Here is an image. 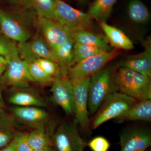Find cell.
Wrapping results in <instances>:
<instances>
[{
    "instance_id": "6da1fadb",
    "label": "cell",
    "mask_w": 151,
    "mask_h": 151,
    "mask_svg": "<svg viewBox=\"0 0 151 151\" xmlns=\"http://www.w3.org/2000/svg\"><path fill=\"white\" fill-rule=\"evenodd\" d=\"M114 70L113 68L105 66L90 78L88 109L91 116L96 113L108 95L118 92L113 79Z\"/></svg>"
},
{
    "instance_id": "7a4b0ae2",
    "label": "cell",
    "mask_w": 151,
    "mask_h": 151,
    "mask_svg": "<svg viewBox=\"0 0 151 151\" xmlns=\"http://www.w3.org/2000/svg\"><path fill=\"white\" fill-rule=\"evenodd\" d=\"M53 19L72 33L90 31L93 27V19L88 13L73 8L62 0H54Z\"/></svg>"
},
{
    "instance_id": "3957f363",
    "label": "cell",
    "mask_w": 151,
    "mask_h": 151,
    "mask_svg": "<svg viewBox=\"0 0 151 151\" xmlns=\"http://www.w3.org/2000/svg\"><path fill=\"white\" fill-rule=\"evenodd\" d=\"M137 100L126 94L115 92L105 98L91 124L95 129L111 119H116L128 111Z\"/></svg>"
},
{
    "instance_id": "277c9868",
    "label": "cell",
    "mask_w": 151,
    "mask_h": 151,
    "mask_svg": "<svg viewBox=\"0 0 151 151\" xmlns=\"http://www.w3.org/2000/svg\"><path fill=\"white\" fill-rule=\"evenodd\" d=\"M120 54L118 49L114 48L88 58L70 67L68 76L71 81L91 77Z\"/></svg>"
},
{
    "instance_id": "5b68a950",
    "label": "cell",
    "mask_w": 151,
    "mask_h": 151,
    "mask_svg": "<svg viewBox=\"0 0 151 151\" xmlns=\"http://www.w3.org/2000/svg\"><path fill=\"white\" fill-rule=\"evenodd\" d=\"M78 124L73 121L64 122L55 132L53 142L57 151H84L87 144L81 138Z\"/></svg>"
},
{
    "instance_id": "8992f818",
    "label": "cell",
    "mask_w": 151,
    "mask_h": 151,
    "mask_svg": "<svg viewBox=\"0 0 151 151\" xmlns=\"http://www.w3.org/2000/svg\"><path fill=\"white\" fill-rule=\"evenodd\" d=\"M90 78L71 81L73 85L74 115L78 125L85 132L88 131L89 126L88 94Z\"/></svg>"
},
{
    "instance_id": "52a82bcc",
    "label": "cell",
    "mask_w": 151,
    "mask_h": 151,
    "mask_svg": "<svg viewBox=\"0 0 151 151\" xmlns=\"http://www.w3.org/2000/svg\"><path fill=\"white\" fill-rule=\"evenodd\" d=\"M37 22L42 37L53 50L73 38V33L67 28L53 19L38 17Z\"/></svg>"
},
{
    "instance_id": "ba28073f",
    "label": "cell",
    "mask_w": 151,
    "mask_h": 151,
    "mask_svg": "<svg viewBox=\"0 0 151 151\" xmlns=\"http://www.w3.org/2000/svg\"><path fill=\"white\" fill-rule=\"evenodd\" d=\"M120 151H145L151 145V134L148 129L132 127L120 134Z\"/></svg>"
},
{
    "instance_id": "9c48e42d",
    "label": "cell",
    "mask_w": 151,
    "mask_h": 151,
    "mask_svg": "<svg viewBox=\"0 0 151 151\" xmlns=\"http://www.w3.org/2000/svg\"><path fill=\"white\" fill-rule=\"evenodd\" d=\"M1 81L4 84L17 88L28 87L29 82L34 81L29 72L27 62L19 55L9 60Z\"/></svg>"
},
{
    "instance_id": "30bf717a",
    "label": "cell",
    "mask_w": 151,
    "mask_h": 151,
    "mask_svg": "<svg viewBox=\"0 0 151 151\" xmlns=\"http://www.w3.org/2000/svg\"><path fill=\"white\" fill-rule=\"evenodd\" d=\"M50 91L52 99L68 115H74L73 85L68 76L55 78Z\"/></svg>"
},
{
    "instance_id": "8fae6325",
    "label": "cell",
    "mask_w": 151,
    "mask_h": 151,
    "mask_svg": "<svg viewBox=\"0 0 151 151\" xmlns=\"http://www.w3.org/2000/svg\"><path fill=\"white\" fill-rule=\"evenodd\" d=\"M17 46L19 55L24 60L46 58L58 63L54 50L39 35H36L31 40L19 43Z\"/></svg>"
},
{
    "instance_id": "7c38bea8",
    "label": "cell",
    "mask_w": 151,
    "mask_h": 151,
    "mask_svg": "<svg viewBox=\"0 0 151 151\" xmlns=\"http://www.w3.org/2000/svg\"><path fill=\"white\" fill-rule=\"evenodd\" d=\"M0 28L5 36L19 43L27 41L30 36L29 32L21 21L5 11H0Z\"/></svg>"
},
{
    "instance_id": "4fadbf2b",
    "label": "cell",
    "mask_w": 151,
    "mask_h": 151,
    "mask_svg": "<svg viewBox=\"0 0 151 151\" xmlns=\"http://www.w3.org/2000/svg\"><path fill=\"white\" fill-rule=\"evenodd\" d=\"M10 111L15 119L24 124L37 128L43 126V124L49 119L48 113L40 107L17 106L11 108Z\"/></svg>"
},
{
    "instance_id": "5bb4252c",
    "label": "cell",
    "mask_w": 151,
    "mask_h": 151,
    "mask_svg": "<svg viewBox=\"0 0 151 151\" xmlns=\"http://www.w3.org/2000/svg\"><path fill=\"white\" fill-rule=\"evenodd\" d=\"M147 44L145 51L127 56L119 63L118 67L127 68L151 78V43L149 40Z\"/></svg>"
},
{
    "instance_id": "9a60e30c",
    "label": "cell",
    "mask_w": 151,
    "mask_h": 151,
    "mask_svg": "<svg viewBox=\"0 0 151 151\" xmlns=\"http://www.w3.org/2000/svg\"><path fill=\"white\" fill-rule=\"evenodd\" d=\"M113 79L118 92L136 99V81L134 71L124 67L114 69Z\"/></svg>"
},
{
    "instance_id": "2e32d148",
    "label": "cell",
    "mask_w": 151,
    "mask_h": 151,
    "mask_svg": "<svg viewBox=\"0 0 151 151\" xmlns=\"http://www.w3.org/2000/svg\"><path fill=\"white\" fill-rule=\"evenodd\" d=\"M27 87L18 88V89L10 96L9 102L20 107L35 106L41 108L46 107V103L43 99L36 92Z\"/></svg>"
},
{
    "instance_id": "e0dca14e",
    "label": "cell",
    "mask_w": 151,
    "mask_h": 151,
    "mask_svg": "<svg viewBox=\"0 0 151 151\" xmlns=\"http://www.w3.org/2000/svg\"><path fill=\"white\" fill-rule=\"evenodd\" d=\"M99 23L105 37L113 48L131 50L134 48L133 42L121 30L108 24L106 22Z\"/></svg>"
},
{
    "instance_id": "ac0fdd59",
    "label": "cell",
    "mask_w": 151,
    "mask_h": 151,
    "mask_svg": "<svg viewBox=\"0 0 151 151\" xmlns=\"http://www.w3.org/2000/svg\"><path fill=\"white\" fill-rule=\"evenodd\" d=\"M123 121H151V99L137 101L122 116L116 119Z\"/></svg>"
},
{
    "instance_id": "d6986e66",
    "label": "cell",
    "mask_w": 151,
    "mask_h": 151,
    "mask_svg": "<svg viewBox=\"0 0 151 151\" xmlns=\"http://www.w3.org/2000/svg\"><path fill=\"white\" fill-rule=\"evenodd\" d=\"M17 124L13 116L7 113L3 108L0 109V148L12 141L17 132Z\"/></svg>"
},
{
    "instance_id": "ffe728a7",
    "label": "cell",
    "mask_w": 151,
    "mask_h": 151,
    "mask_svg": "<svg viewBox=\"0 0 151 151\" xmlns=\"http://www.w3.org/2000/svg\"><path fill=\"white\" fill-rule=\"evenodd\" d=\"M73 33L75 42L84 44L101 49L105 52L113 49L105 36L94 33L90 31H80Z\"/></svg>"
},
{
    "instance_id": "44dd1931",
    "label": "cell",
    "mask_w": 151,
    "mask_h": 151,
    "mask_svg": "<svg viewBox=\"0 0 151 151\" xmlns=\"http://www.w3.org/2000/svg\"><path fill=\"white\" fill-rule=\"evenodd\" d=\"M118 0H94L88 13L99 22H106L110 17L114 5Z\"/></svg>"
},
{
    "instance_id": "7402d4cb",
    "label": "cell",
    "mask_w": 151,
    "mask_h": 151,
    "mask_svg": "<svg viewBox=\"0 0 151 151\" xmlns=\"http://www.w3.org/2000/svg\"><path fill=\"white\" fill-rule=\"evenodd\" d=\"M20 3L34 11L38 17L54 19V0H20Z\"/></svg>"
},
{
    "instance_id": "603a6c76",
    "label": "cell",
    "mask_w": 151,
    "mask_h": 151,
    "mask_svg": "<svg viewBox=\"0 0 151 151\" xmlns=\"http://www.w3.org/2000/svg\"><path fill=\"white\" fill-rule=\"evenodd\" d=\"M127 14L131 21L139 24H143L148 22L151 16L148 9L140 0L130 1Z\"/></svg>"
},
{
    "instance_id": "cb8c5ba5",
    "label": "cell",
    "mask_w": 151,
    "mask_h": 151,
    "mask_svg": "<svg viewBox=\"0 0 151 151\" xmlns=\"http://www.w3.org/2000/svg\"><path fill=\"white\" fill-rule=\"evenodd\" d=\"M74 43L75 41L73 38L70 39L53 50L58 62L68 71L70 67L74 65L73 57Z\"/></svg>"
},
{
    "instance_id": "d4e9b609",
    "label": "cell",
    "mask_w": 151,
    "mask_h": 151,
    "mask_svg": "<svg viewBox=\"0 0 151 151\" xmlns=\"http://www.w3.org/2000/svg\"><path fill=\"white\" fill-rule=\"evenodd\" d=\"M28 140L33 150L43 149L52 146L50 135L45 132L43 126L28 133Z\"/></svg>"
},
{
    "instance_id": "484cf974",
    "label": "cell",
    "mask_w": 151,
    "mask_h": 151,
    "mask_svg": "<svg viewBox=\"0 0 151 151\" xmlns=\"http://www.w3.org/2000/svg\"><path fill=\"white\" fill-rule=\"evenodd\" d=\"M24 60L27 62L29 72L34 81L42 85L52 84L55 78L43 71L38 63L37 60L29 58Z\"/></svg>"
},
{
    "instance_id": "4316f807",
    "label": "cell",
    "mask_w": 151,
    "mask_h": 151,
    "mask_svg": "<svg viewBox=\"0 0 151 151\" xmlns=\"http://www.w3.org/2000/svg\"><path fill=\"white\" fill-rule=\"evenodd\" d=\"M104 52L105 51L96 47L75 42L73 45L74 64L90 57Z\"/></svg>"
},
{
    "instance_id": "83f0119b",
    "label": "cell",
    "mask_w": 151,
    "mask_h": 151,
    "mask_svg": "<svg viewBox=\"0 0 151 151\" xmlns=\"http://www.w3.org/2000/svg\"><path fill=\"white\" fill-rule=\"evenodd\" d=\"M0 55L5 57L9 61L12 58L19 55L17 45L15 43L14 41L1 34Z\"/></svg>"
},
{
    "instance_id": "f1b7e54d",
    "label": "cell",
    "mask_w": 151,
    "mask_h": 151,
    "mask_svg": "<svg viewBox=\"0 0 151 151\" xmlns=\"http://www.w3.org/2000/svg\"><path fill=\"white\" fill-rule=\"evenodd\" d=\"M13 141L17 151H32L28 140V133L17 132L15 135Z\"/></svg>"
},
{
    "instance_id": "f546056e",
    "label": "cell",
    "mask_w": 151,
    "mask_h": 151,
    "mask_svg": "<svg viewBox=\"0 0 151 151\" xmlns=\"http://www.w3.org/2000/svg\"><path fill=\"white\" fill-rule=\"evenodd\" d=\"M88 145L92 151H108L110 143L104 137H97L91 140Z\"/></svg>"
},
{
    "instance_id": "4dcf8cb0",
    "label": "cell",
    "mask_w": 151,
    "mask_h": 151,
    "mask_svg": "<svg viewBox=\"0 0 151 151\" xmlns=\"http://www.w3.org/2000/svg\"><path fill=\"white\" fill-rule=\"evenodd\" d=\"M8 63V60L5 57L0 55V77L4 73Z\"/></svg>"
},
{
    "instance_id": "1f68e13d",
    "label": "cell",
    "mask_w": 151,
    "mask_h": 151,
    "mask_svg": "<svg viewBox=\"0 0 151 151\" xmlns=\"http://www.w3.org/2000/svg\"><path fill=\"white\" fill-rule=\"evenodd\" d=\"M0 151H17L13 141H12L5 147L0 149Z\"/></svg>"
},
{
    "instance_id": "d6a6232c",
    "label": "cell",
    "mask_w": 151,
    "mask_h": 151,
    "mask_svg": "<svg viewBox=\"0 0 151 151\" xmlns=\"http://www.w3.org/2000/svg\"><path fill=\"white\" fill-rule=\"evenodd\" d=\"M32 151H54L52 146L47 147L43 149H39V150H33Z\"/></svg>"
},
{
    "instance_id": "836d02e7",
    "label": "cell",
    "mask_w": 151,
    "mask_h": 151,
    "mask_svg": "<svg viewBox=\"0 0 151 151\" xmlns=\"http://www.w3.org/2000/svg\"><path fill=\"white\" fill-rule=\"evenodd\" d=\"M4 107V101H3L2 96L1 92V88H0V109L3 108Z\"/></svg>"
},
{
    "instance_id": "e575fe53",
    "label": "cell",
    "mask_w": 151,
    "mask_h": 151,
    "mask_svg": "<svg viewBox=\"0 0 151 151\" xmlns=\"http://www.w3.org/2000/svg\"><path fill=\"white\" fill-rule=\"evenodd\" d=\"M8 1L14 4H21L20 0H8Z\"/></svg>"
},
{
    "instance_id": "d590c367",
    "label": "cell",
    "mask_w": 151,
    "mask_h": 151,
    "mask_svg": "<svg viewBox=\"0 0 151 151\" xmlns=\"http://www.w3.org/2000/svg\"><path fill=\"white\" fill-rule=\"evenodd\" d=\"M78 3L81 5H84L86 2L87 0H77Z\"/></svg>"
},
{
    "instance_id": "8d00e7d4",
    "label": "cell",
    "mask_w": 151,
    "mask_h": 151,
    "mask_svg": "<svg viewBox=\"0 0 151 151\" xmlns=\"http://www.w3.org/2000/svg\"><path fill=\"white\" fill-rule=\"evenodd\" d=\"M145 151H151L149 149H147V150H145Z\"/></svg>"
}]
</instances>
